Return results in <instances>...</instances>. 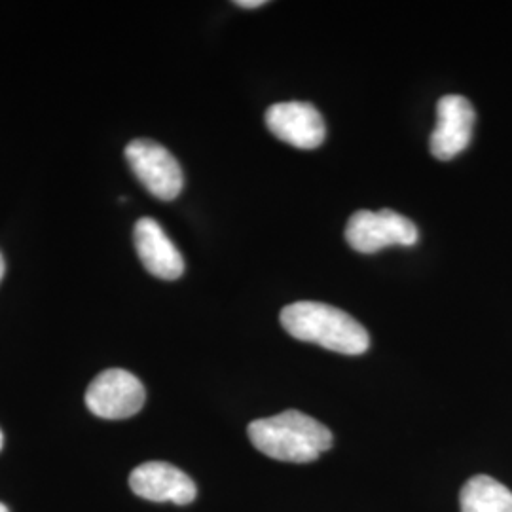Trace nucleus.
Instances as JSON below:
<instances>
[{"label":"nucleus","instance_id":"nucleus-1","mask_svg":"<svg viewBox=\"0 0 512 512\" xmlns=\"http://www.w3.org/2000/svg\"><path fill=\"white\" fill-rule=\"evenodd\" d=\"M279 319L283 329L300 342L342 355H361L370 348V336L357 319L323 302H294L281 310Z\"/></svg>","mask_w":512,"mask_h":512},{"label":"nucleus","instance_id":"nucleus-2","mask_svg":"<svg viewBox=\"0 0 512 512\" xmlns=\"http://www.w3.org/2000/svg\"><path fill=\"white\" fill-rule=\"evenodd\" d=\"M249 439L258 452L287 463H311L332 446L329 427L298 410L255 420Z\"/></svg>","mask_w":512,"mask_h":512},{"label":"nucleus","instance_id":"nucleus-3","mask_svg":"<svg viewBox=\"0 0 512 512\" xmlns=\"http://www.w3.org/2000/svg\"><path fill=\"white\" fill-rule=\"evenodd\" d=\"M346 239L351 249L363 255H374L391 245L412 247L418 243L420 232L416 224L401 213L382 211H357L346 226Z\"/></svg>","mask_w":512,"mask_h":512},{"label":"nucleus","instance_id":"nucleus-4","mask_svg":"<svg viewBox=\"0 0 512 512\" xmlns=\"http://www.w3.org/2000/svg\"><path fill=\"white\" fill-rule=\"evenodd\" d=\"M126 160L139 183L162 200L173 202L184 186V175L177 158L156 141L135 139L126 147Z\"/></svg>","mask_w":512,"mask_h":512},{"label":"nucleus","instance_id":"nucleus-5","mask_svg":"<svg viewBox=\"0 0 512 512\" xmlns=\"http://www.w3.org/2000/svg\"><path fill=\"white\" fill-rule=\"evenodd\" d=\"M145 401V385L122 368L101 372L86 391V406L103 420H128L141 412Z\"/></svg>","mask_w":512,"mask_h":512},{"label":"nucleus","instance_id":"nucleus-6","mask_svg":"<svg viewBox=\"0 0 512 512\" xmlns=\"http://www.w3.org/2000/svg\"><path fill=\"white\" fill-rule=\"evenodd\" d=\"M264 120L279 141L302 150L321 147L327 137V126L321 112L304 101L275 103L266 110Z\"/></svg>","mask_w":512,"mask_h":512},{"label":"nucleus","instance_id":"nucleus-7","mask_svg":"<svg viewBox=\"0 0 512 512\" xmlns=\"http://www.w3.org/2000/svg\"><path fill=\"white\" fill-rule=\"evenodd\" d=\"M476 114L463 95H444L437 105V126L431 133V154L440 160H454L471 145Z\"/></svg>","mask_w":512,"mask_h":512},{"label":"nucleus","instance_id":"nucleus-8","mask_svg":"<svg viewBox=\"0 0 512 512\" xmlns=\"http://www.w3.org/2000/svg\"><path fill=\"white\" fill-rule=\"evenodd\" d=\"M129 488L133 494L148 501H171L175 505H188L198 494L190 476L164 461H148L139 465L129 475Z\"/></svg>","mask_w":512,"mask_h":512},{"label":"nucleus","instance_id":"nucleus-9","mask_svg":"<svg viewBox=\"0 0 512 512\" xmlns=\"http://www.w3.org/2000/svg\"><path fill=\"white\" fill-rule=\"evenodd\" d=\"M133 241L148 274L164 281H175L184 274L183 255L165 234L158 220L150 217L137 220Z\"/></svg>","mask_w":512,"mask_h":512},{"label":"nucleus","instance_id":"nucleus-10","mask_svg":"<svg viewBox=\"0 0 512 512\" xmlns=\"http://www.w3.org/2000/svg\"><path fill=\"white\" fill-rule=\"evenodd\" d=\"M461 512H512V492L492 476L467 480L461 495Z\"/></svg>","mask_w":512,"mask_h":512},{"label":"nucleus","instance_id":"nucleus-11","mask_svg":"<svg viewBox=\"0 0 512 512\" xmlns=\"http://www.w3.org/2000/svg\"><path fill=\"white\" fill-rule=\"evenodd\" d=\"M236 6L239 8H247V10H255V8H260V6H264L266 4V0H238V2H234Z\"/></svg>","mask_w":512,"mask_h":512},{"label":"nucleus","instance_id":"nucleus-12","mask_svg":"<svg viewBox=\"0 0 512 512\" xmlns=\"http://www.w3.org/2000/svg\"><path fill=\"white\" fill-rule=\"evenodd\" d=\"M2 277H4V258L0 255V281H2Z\"/></svg>","mask_w":512,"mask_h":512},{"label":"nucleus","instance_id":"nucleus-13","mask_svg":"<svg viewBox=\"0 0 512 512\" xmlns=\"http://www.w3.org/2000/svg\"><path fill=\"white\" fill-rule=\"evenodd\" d=\"M0 512H10L4 503H0Z\"/></svg>","mask_w":512,"mask_h":512},{"label":"nucleus","instance_id":"nucleus-14","mask_svg":"<svg viewBox=\"0 0 512 512\" xmlns=\"http://www.w3.org/2000/svg\"><path fill=\"white\" fill-rule=\"evenodd\" d=\"M2 444H4V437H2V431H0V450H2Z\"/></svg>","mask_w":512,"mask_h":512}]
</instances>
